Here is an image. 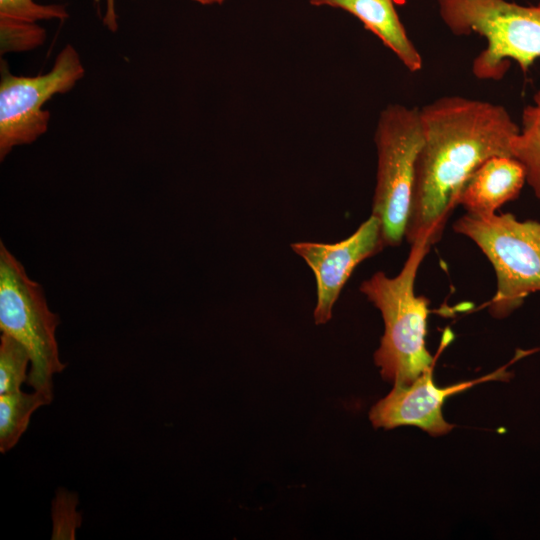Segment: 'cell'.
<instances>
[{
  "mask_svg": "<svg viewBox=\"0 0 540 540\" xmlns=\"http://www.w3.org/2000/svg\"><path fill=\"white\" fill-rule=\"evenodd\" d=\"M85 73L80 56L67 44L57 55L50 71L37 76L11 74L1 63L0 158L16 146L30 144L43 135L50 112L44 104L57 94L70 91Z\"/></svg>",
  "mask_w": 540,
  "mask_h": 540,
  "instance_id": "52a82bcc",
  "label": "cell"
},
{
  "mask_svg": "<svg viewBox=\"0 0 540 540\" xmlns=\"http://www.w3.org/2000/svg\"><path fill=\"white\" fill-rule=\"evenodd\" d=\"M374 140L377 176L372 215L380 222L384 246L405 238L416 161L423 143L420 108L390 104L380 113Z\"/></svg>",
  "mask_w": 540,
  "mask_h": 540,
  "instance_id": "5b68a950",
  "label": "cell"
},
{
  "mask_svg": "<svg viewBox=\"0 0 540 540\" xmlns=\"http://www.w3.org/2000/svg\"><path fill=\"white\" fill-rule=\"evenodd\" d=\"M411 245L398 275L388 277L379 271L359 288L382 315L384 333L374 361L381 376L394 385L411 384L434 361L425 342L429 300L414 291L418 268L431 245L425 239Z\"/></svg>",
  "mask_w": 540,
  "mask_h": 540,
  "instance_id": "7a4b0ae2",
  "label": "cell"
},
{
  "mask_svg": "<svg viewBox=\"0 0 540 540\" xmlns=\"http://www.w3.org/2000/svg\"><path fill=\"white\" fill-rule=\"evenodd\" d=\"M441 20L455 36L477 34L486 47L473 60L481 80H499L510 61L526 72L540 58V3L523 6L507 0H436Z\"/></svg>",
  "mask_w": 540,
  "mask_h": 540,
  "instance_id": "3957f363",
  "label": "cell"
},
{
  "mask_svg": "<svg viewBox=\"0 0 540 540\" xmlns=\"http://www.w3.org/2000/svg\"><path fill=\"white\" fill-rule=\"evenodd\" d=\"M309 3L352 14L396 55L408 71L416 73L422 69V56L409 38L393 0H309Z\"/></svg>",
  "mask_w": 540,
  "mask_h": 540,
  "instance_id": "8fae6325",
  "label": "cell"
},
{
  "mask_svg": "<svg viewBox=\"0 0 540 540\" xmlns=\"http://www.w3.org/2000/svg\"><path fill=\"white\" fill-rule=\"evenodd\" d=\"M419 151L405 238L432 246L445 228L471 174L495 156H512L519 125L505 107L459 95L443 96L420 108Z\"/></svg>",
  "mask_w": 540,
  "mask_h": 540,
  "instance_id": "6da1fadb",
  "label": "cell"
},
{
  "mask_svg": "<svg viewBox=\"0 0 540 540\" xmlns=\"http://www.w3.org/2000/svg\"><path fill=\"white\" fill-rule=\"evenodd\" d=\"M46 31L36 23H28L0 17V51L25 52L41 46Z\"/></svg>",
  "mask_w": 540,
  "mask_h": 540,
  "instance_id": "9a60e30c",
  "label": "cell"
},
{
  "mask_svg": "<svg viewBox=\"0 0 540 540\" xmlns=\"http://www.w3.org/2000/svg\"><path fill=\"white\" fill-rule=\"evenodd\" d=\"M453 228L474 241L494 267L497 289L488 304L494 317L508 316L540 292V222L518 221L510 213L466 214Z\"/></svg>",
  "mask_w": 540,
  "mask_h": 540,
  "instance_id": "277c9868",
  "label": "cell"
},
{
  "mask_svg": "<svg viewBox=\"0 0 540 540\" xmlns=\"http://www.w3.org/2000/svg\"><path fill=\"white\" fill-rule=\"evenodd\" d=\"M57 314L50 311L43 288L28 277L23 265L0 243V330L28 351L27 383L53 395V377L64 370L59 357Z\"/></svg>",
  "mask_w": 540,
  "mask_h": 540,
  "instance_id": "8992f818",
  "label": "cell"
},
{
  "mask_svg": "<svg viewBox=\"0 0 540 540\" xmlns=\"http://www.w3.org/2000/svg\"><path fill=\"white\" fill-rule=\"evenodd\" d=\"M504 369L473 381L438 388L433 381L432 368L408 385H394L393 389L370 410L369 419L376 428L392 429L398 426H416L431 435L448 433L453 425L442 415L444 400L475 384L509 377Z\"/></svg>",
  "mask_w": 540,
  "mask_h": 540,
  "instance_id": "9c48e42d",
  "label": "cell"
},
{
  "mask_svg": "<svg viewBox=\"0 0 540 540\" xmlns=\"http://www.w3.org/2000/svg\"><path fill=\"white\" fill-rule=\"evenodd\" d=\"M53 395L34 390L0 395V451L6 453L28 428L32 414L52 402Z\"/></svg>",
  "mask_w": 540,
  "mask_h": 540,
  "instance_id": "7c38bea8",
  "label": "cell"
},
{
  "mask_svg": "<svg viewBox=\"0 0 540 540\" xmlns=\"http://www.w3.org/2000/svg\"><path fill=\"white\" fill-rule=\"evenodd\" d=\"M103 23L110 31L115 32L118 29V17L115 8V0H106V10L103 17Z\"/></svg>",
  "mask_w": 540,
  "mask_h": 540,
  "instance_id": "ac0fdd59",
  "label": "cell"
},
{
  "mask_svg": "<svg viewBox=\"0 0 540 540\" xmlns=\"http://www.w3.org/2000/svg\"><path fill=\"white\" fill-rule=\"evenodd\" d=\"M192 1L197 2L201 5H213V4L221 5L225 0H192Z\"/></svg>",
  "mask_w": 540,
  "mask_h": 540,
  "instance_id": "d6986e66",
  "label": "cell"
},
{
  "mask_svg": "<svg viewBox=\"0 0 540 540\" xmlns=\"http://www.w3.org/2000/svg\"><path fill=\"white\" fill-rule=\"evenodd\" d=\"M69 16L63 5H41L34 0H0V17L36 23L40 20H64Z\"/></svg>",
  "mask_w": 540,
  "mask_h": 540,
  "instance_id": "2e32d148",
  "label": "cell"
},
{
  "mask_svg": "<svg viewBox=\"0 0 540 540\" xmlns=\"http://www.w3.org/2000/svg\"><path fill=\"white\" fill-rule=\"evenodd\" d=\"M384 247L379 220L371 215L346 239L336 243L297 242L292 250L302 257L315 275L317 302L315 324H326L333 307L354 269Z\"/></svg>",
  "mask_w": 540,
  "mask_h": 540,
  "instance_id": "ba28073f",
  "label": "cell"
},
{
  "mask_svg": "<svg viewBox=\"0 0 540 540\" xmlns=\"http://www.w3.org/2000/svg\"><path fill=\"white\" fill-rule=\"evenodd\" d=\"M526 175L523 165L511 156H495L483 162L463 186L458 205L467 214L490 216L520 194Z\"/></svg>",
  "mask_w": 540,
  "mask_h": 540,
  "instance_id": "30bf717a",
  "label": "cell"
},
{
  "mask_svg": "<svg viewBox=\"0 0 540 540\" xmlns=\"http://www.w3.org/2000/svg\"><path fill=\"white\" fill-rule=\"evenodd\" d=\"M77 496L59 490L52 505L53 540H73L81 525V516L76 510Z\"/></svg>",
  "mask_w": 540,
  "mask_h": 540,
  "instance_id": "e0dca14e",
  "label": "cell"
},
{
  "mask_svg": "<svg viewBox=\"0 0 540 540\" xmlns=\"http://www.w3.org/2000/svg\"><path fill=\"white\" fill-rule=\"evenodd\" d=\"M512 156L524 167L526 183L540 199V88L522 112L519 132L511 142Z\"/></svg>",
  "mask_w": 540,
  "mask_h": 540,
  "instance_id": "4fadbf2b",
  "label": "cell"
},
{
  "mask_svg": "<svg viewBox=\"0 0 540 540\" xmlns=\"http://www.w3.org/2000/svg\"><path fill=\"white\" fill-rule=\"evenodd\" d=\"M31 363L27 349L13 337H0V395L21 390L27 382V368Z\"/></svg>",
  "mask_w": 540,
  "mask_h": 540,
  "instance_id": "5bb4252c",
  "label": "cell"
}]
</instances>
